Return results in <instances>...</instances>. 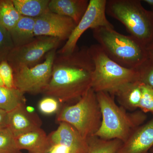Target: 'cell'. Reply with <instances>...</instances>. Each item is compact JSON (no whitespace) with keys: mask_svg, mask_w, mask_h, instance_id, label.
<instances>
[{"mask_svg":"<svg viewBox=\"0 0 153 153\" xmlns=\"http://www.w3.org/2000/svg\"><path fill=\"white\" fill-rule=\"evenodd\" d=\"M94 69L89 47H77L69 54H56L44 93L61 102L79 99L91 88Z\"/></svg>","mask_w":153,"mask_h":153,"instance_id":"cell-1","label":"cell"},{"mask_svg":"<svg viewBox=\"0 0 153 153\" xmlns=\"http://www.w3.org/2000/svg\"><path fill=\"white\" fill-rule=\"evenodd\" d=\"M102 114L101 126L94 135L102 139H117L123 142L143 124L147 116L142 111L129 113L115 102L114 96L105 92L96 93Z\"/></svg>","mask_w":153,"mask_h":153,"instance_id":"cell-2","label":"cell"},{"mask_svg":"<svg viewBox=\"0 0 153 153\" xmlns=\"http://www.w3.org/2000/svg\"><path fill=\"white\" fill-rule=\"evenodd\" d=\"M92 33L106 55L123 67L137 69L149 58L146 46L132 36L106 27L93 29Z\"/></svg>","mask_w":153,"mask_h":153,"instance_id":"cell-3","label":"cell"},{"mask_svg":"<svg viewBox=\"0 0 153 153\" xmlns=\"http://www.w3.org/2000/svg\"><path fill=\"white\" fill-rule=\"evenodd\" d=\"M106 13L146 47L153 41V11L146 10L140 1L107 0Z\"/></svg>","mask_w":153,"mask_h":153,"instance_id":"cell-4","label":"cell"},{"mask_svg":"<svg viewBox=\"0 0 153 153\" xmlns=\"http://www.w3.org/2000/svg\"><path fill=\"white\" fill-rule=\"evenodd\" d=\"M94 65L91 88L96 92L113 95L117 90L129 82L139 80L136 69L125 68L111 59L98 44L89 47Z\"/></svg>","mask_w":153,"mask_h":153,"instance_id":"cell-5","label":"cell"},{"mask_svg":"<svg viewBox=\"0 0 153 153\" xmlns=\"http://www.w3.org/2000/svg\"><path fill=\"white\" fill-rule=\"evenodd\" d=\"M76 129L84 139L94 135L102 123V114L96 93L91 88L74 105L65 107L57 117Z\"/></svg>","mask_w":153,"mask_h":153,"instance_id":"cell-6","label":"cell"},{"mask_svg":"<svg viewBox=\"0 0 153 153\" xmlns=\"http://www.w3.org/2000/svg\"><path fill=\"white\" fill-rule=\"evenodd\" d=\"M57 49L47 54L43 63L32 67H20L13 70L15 88L24 93H44L52 76V66Z\"/></svg>","mask_w":153,"mask_h":153,"instance_id":"cell-7","label":"cell"},{"mask_svg":"<svg viewBox=\"0 0 153 153\" xmlns=\"http://www.w3.org/2000/svg\"><path fill=\"white\" fill-rule=\"evenodd\" d=\"M61 41L57 38L38 36L27 44L14 47L7 60L13 70L20 67H32L40 63L47 53L57 49Z\"/></svg>","mask_w":153,"mask_h":153,"instance_id":"cell-8","label":"cell"},{"mask_svg":"<svg viewBox=\"0 0 153 153\" xmlns=\"http://www.w3.org/2000/svg\"><path fill=\"white\" fill-rule=\"evenodd\" d=\"M107 0H90L86 12L57 54L72 53L76 49L79 38L85 31L100 27L114 28L106 17Z\"/></svg>","mask_w":153,"mask_h":153,"instance_id":"cell-9","label":"cell"},{"mask_svg":"<svg viewBox=\"0 0 153 153\" xmlns=\"http://www.w3.org/2000/svg\"><path fill=\"white\" fill-rule=\"evenodd\" d=\"M35 19V36L55 37L61 41L68 40L76 26L70 18L50 10Z\"/></svg>","mask_w":153,"mask_h":153,"instance_id":"cell-10","label":"cell"},{"mask_svg":"<svg viewBox=\"0 0 153 153\" xmlns=\"http://www.w3.org/2000/svg\"><path fill=\"white\" fill-rule=\"evenodd\" d=\"M153 147V118L137 128L117 153H149Z\"/></svg>","mask_w":153,"mask_h":153,"instance_id":"cell-11","label":"cell"},{"mask_svg":"<svg viewBox=\"0 0 153 153\" xmlns=\"http://www.w3.org/2000/svg\"><path fill=\"white\" fill-rule=\"evenodd\" d=\"M9 129L15 137L41 128L42 122L34 112L28 111L25 104L8 112Z\"/></svg>","mask_w":153,"mask_h":153,"instance_id":"cell-12","label":"cell"},{"mask_svg":"<svg viewBox=\"0 0 153 153\" xmlns=\"http://www.w3.org/2000/svg\"><path fill=\"white\" fill-rule=\"evenodd\" d=\"M51 146L60 144L66 146L74 153H87V140L80 134L73 126L66 122H60L56 131L48 136Z\"/></svg>","mask_w":153,"mask_h":153,"instance_id":"cell-13","label":"cell"},{"mask_svg":"<svg viewBox=\"0 0 153 153\" xmlns=\"http://www.w3.org/2000/svg\"><path fill=\"white\" fill-rule=\"evenodd\" d=\"M18 147L29 153H48L51 147L48 136L39 128L15 137Z\"/></svg>","mask_w":153,"mask_h":153,"instance_id":"cell-14","label":"cell"},{"mask_svg":"<svg viewBox=\"0 0 153 153\" xmlns=\"http://www.w3.org/2000/svg\"><path fill=\"white\" fill-rule=\"evenodd\" d=\"M89 3L88 0H50L49 9L51 12L70 18L77 25Z\"/></svg>","mask_w":153,"mask_h":153,"instance_id":"cell-15","label":"cell"},{"mask_svg":"<svg viewBox=\"0 0 153 153\" xmlns=\"http://www.w3.org/2000/svg\"><path fill=\"white\" fill-rule=\"evenodd\" d=\"M142 82L139 80L129 82L115 92L118 102L126 110L134 111L139 108L142 96Z\"/></svg>","mask_w":153,"mask_h":153,"instance_id":"cell-16","label":"cell"},{"mask_svg":"<svg viewBox=\"0 0 153 153\" xmlns=\"http://www.w3.org/2000/svg\"><path fill=\"white\" fill-rule=\"evenodd\" d=\"M36 19L23 16L10 31L15 47L25 45L35 38L34 27Z\"/></svg>","mask_w":153,"mask_h":153,"instance_id":"cell-17","label":"cell"},{"mask_svg":"<svg viewBox=\"0 0 153 153\" xmlns=\"http://www.w3.org/2000/svg\"><path fill=\"white\" fill-rule=\"evenodd\" d=\"M15 8L23 16L36 18L49 11L50 0H12Z\"/></svg>","mask_w":153,"mask_h":153,"instance_id":"cell-18","label":"cell"},{"mask_svg":"<svg viewBox=\"0 0 153 153\" xmlns=\"http://www.w3.org/2000/svg\"><path fill=\"white\" fill-rule=\"evenodd\" d=\"M24 94L16 88L0 86V108L8 112L26 103Z\"/></svg>","mask_w":153,"mask_h":153,"instance_id":"cell-19","label":"cell"},{"mask_svg":"<svg viewBox=\"0 0 153 153\" xmlns=\"http://www.w3.org/2000/svg\"><path fill=\"white\" fill-rule=\"evenodd\" d=\"M87 141V153H117L123 143L117 139L106 140L95 135L89 137Z\"/></svg>","mask_w":153,"mask_h":153,"instance_id":"cell-20","label":"cell"},{"mask_svg":"<svg viewBox=\"0 0 153 153\" xmlns=\"http://www.w3.org/2000/svg\"><path fill=\"white\" fill-rule=\"evenodd\" d=\"M22 16L12 0H0V26L10 32Z\"/></svg>","mask_w":153,"mask_h":153,"instance_id":"cell-21","label":"cell"},{"mask_svg":"<svg viewBox=\"0 0 153 153\" xmlns=\"http://www.w3.org/2000/svg\"><path fill=\"white\" fill-rule=\"evenodd\" d=\"M0 152L22 153L17 146L15 137L8 127L0 129Z\"/></svg>","mask_w":153,"mask_h":153,"instance_id":"cell-22","label":"cell"},{"mask_svg":"<svg viewBox=\"0 0 153 153\" xmlns=\"http://www.w3.org/2000/svg\"><path fill=\"white\" fill-rule=\"evenodd\" d=\"M15 47L8 30L0 26V62L7 57Z\"/></svg>","mask_w":153,"mask_h":153,"instance_id":"cell-23","label":"cell"},{"mask_svg":"<svg viewBox=\"0 0 153 153\" xmlns=\"http://www.w3.org/2000/svg\"><path fill=\"white\" fill-rule=\"evenodd\" d=\"M136 70L140 82L153 88V58H149Z\"/></svg>","mask_w":153,"mask_h":153,"instance_id":"cell-24","label":"cell"},{"mask_svg":"<svg viewBox=\"0 0 153 153\" xmlns=\"http://www.w3.org/2000/svg\"><path fill=\"white\" fill-rule=\"evenodd\" d=\"M142 96L139 108L145 113L153 115V88L142 82Z\"/></svg>","mask_w":153,"mask_h":153,"instance_id":"cell-25","label":"cell"},{"mask_svg":"<svg viewBox=\"0 0 153 153\" xmlns=\"http://www.w3.org/2000/svg\"><path fill=\"white\" fill-rule=\"evenodd\" d=\"M0 74L4 86L9 88H15L13 70L7 60L0 62Z\"/></svg>","mask_w":153,"mask_h":153,"instance_id":"cell-26","label":"cell"},{"mask_svg":"<svg viewBox=\"0 0 153 153\" xmlns=\"http://www.w3.org/2000/svg\"><path fill=\"white\" fill-rule=\"evenodd\" d=\"M39 108L43 113L52 114L56 112L59 108V101L54 97L49 96L43 99L40 102Z\"/></svg>","mask_w":153,"mask_h":153,"instance_id":"cell-27","label":"cell"},{"mask_svg":"<svg viewBox=\"0 0 153 153\" xmlns=\"http://www.w3.org/2000/svg\"><path fill=\"white\" fill-rule=\"evenodd\" d=\"M48 153H74L71 149L63 145H52Z\"/></svg>","mask_w":153,"mask_h":153,"instance_id":"cell-28","label":"cell"},{"mask_svg":"<svg viewBox=\"0 0 153 153\" xmlns=\"http://www.w3.org/2000/svg\"><path fill=\"white\" fill-rule=\"evenodd\" d=\"M8 112L0 108V129L8 127Z\"/></svg>","mask_w":153,"mask_h":153,"instance_id":"cell-29","label":"cell"},{"mask_svg":"<svg viewBox=\"0 0 153 153\" xmlns=\"http://www.w3.org/2000/svg\"><path fill=\"white\" fill-rule=\"evenodd\" d=\"M149 58H153V41L146 47Z\"/></svg>","mask_w":153,"mask_h":153,"instance_id":"cell-30","label":"cell"},{"mask_svg":"<svg viewBox=\"0 0 153 153\" xmlns=\"http://www.w3.org/2000/svg\"><path fill=\"white\" fill-rule=\"evenodd\" d=\"M143 1L149 5L153 6V0H144Z\"/></svg>","mask_w":153,"mask_h":153,"instance_id":"cell-31","label":"cell"},{"mask_svg":"<svg viewBox=\"0 0 153 153\" xmlns=\"http://www.w3.org/2000/svg\"><path fill=\"white\" fill-rule=\"evenodd\" d=\"M0 86H4L1 77V74H0Z\"/></svg>","mask_w":153,"mask_h":153,"instance_id":"cell-32","label":"cell"},{"mask_svg":"<svg viewBox=\"0 0 153 153\" xmlns=\"http://www.w3.org/2000/svg\"><path fill=\"white\" fill-rule=\"evenodd\" d=\"M149 152H150L151 153H153V147L151 149Z\"/></svg>","mask_w":153,"mask_h":153,"instance_id":"cell-33","label":"cell"},{"mask_svg":"<svg viewBox=\"0 0 153 153\" xmlns=\"http://www.w3.org/2000/svg\"><path fill=\"white\" fill-rule=\"evenodd\" d=\"M0 153H4L1 152H0Z\"/></svg>","mask_w":153,"mask_h":153,"instance_id":"cell-34","label":"cell"}]
</instances>
